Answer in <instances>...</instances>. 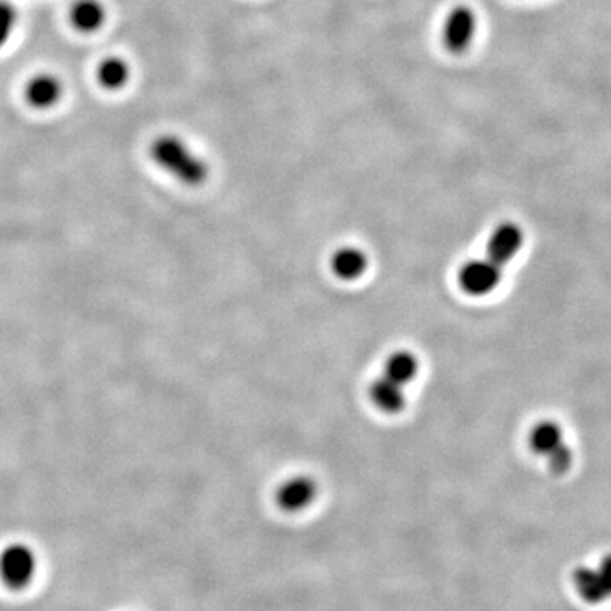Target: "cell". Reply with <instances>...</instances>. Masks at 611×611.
Here are the masks:
<instances>
[{"instance_id": "obj_1", "label": "cell", "mask_w": 611, "mask_h": 611, "mask_svg": "<svg viewBox=\"0 0 611 611\" xmlns=\"http://www.w3.org/2000/svg\"><path fill=\"white\" fill-rule=\"evenodd\" d=\"M152 157L182 184L199 185L208 177V165L175 136H162L153 141Z\"/></svg>"}, {"instance_id": "obj_2", "label": "cell", "mask_w": 611, "mask_h": 611, "mask_svg": "<svg viewBox=\"0 0 611 611\" xmlns=\"http://www.w3.org/2000/svg\"><path fill=\"white\" fill-rule=\"evenodd\" d=\"M530 449L540 457L547 459L550 471L561 476L566 474L574 462L572 449L564 440L561 425L555 421H540L530 433Z\"/></svg>"}, {"instance_id": "obj_3", "label": "cell", "mask_w": 611, "mask_h": 611, "mask_svg": "<svg viewBox=\"0 0 611 611\" xmlns=\"http://www.w3.org/2000/svg\"><path fill=\"white\" fill-rule=\"evenodd\" d=\"M38 555L24 542H14L0 552V581L7 588L21 591L31 586L38 574Z\"/></svg>"}, {"instance_id": "obj_4", "label": "cell", "mask_w": 611, "mask_h": 611, "mask_svg": "<svg viewBox=\"0 0 611 611\" xmlns=\"http://www.w3.org/2000/svg\"><path fill=\"white\" fill-rule=\"evenodd\" d=\"M572 586L588 605H603L611 600V552L593 566H579L572 572Z\"/></svg>"}, {"instance_id": "obj_5", "label": "cell", "mask_w": 611, "mask_h": 611, "mask_svg": "<svg viewBox=\"0 0 611 611\" xmlns=\"http://www.w3.org/2000/svg\"><path fill=\"white\" fill-rule=\"evenodd\" d=\"M503 279V267L494 264L488 257L467 262L459 272V286L469 296H488Z\"/></svg>"}, {"instance_id": "obj_6", "label": "cell", "mask_w": 611, "mask_h": 611, "mask_svg": "<svg viewBox=\"0 0 611 611\" xmlns=\"http://www.w3.org/2000/svg\"><path fill=\"white\" fill-rule=\"evenodd\" d=\"M476 14L469 7H455L443 26V45L452 53H464L476 34Z\"/></svg>"}, {"instance_id": "obj_7", "label": "cell", "mask_w": 611, "mask_h": 611, "mask_svg": "<svg viewBox=\"0 0 611 611\" xmlns=\"http://www.w3.org/2000/svg\"><path fill=\"white\" fill-rule=\"evenodd\" d=\"M523 240L525 236L520 226L515 223H501L489 238L486 257L505 269V265L510 264L515 255L522 250Z\"/></svg>"}, {"instance_id": "obj_8", "label": "cell", "mask_w": 611, "mask_h": 611, "mask_svg": "<svg viewBox=\"0 0 611 611\" xmlns=\"http://www.w3.org/2000/svg\"><path fill=\"white\" fill-rule=\"evenodd\" d=\"M316 494H318V486L314 483V479L308 476H296L277 489L275 501L286 513H299L313 505Z\"/></svg>"}, {"instance_id": "obj_9", "label": "cell", "mask_w": 611, "mask_h": 611, "mask_svg": "<svg viewBox=\"0 0 611 611\" xmlns=\"http://www.w3.org/2000/svg\"><path fill=\"white\" fill-rule=\"evenodd\" d=\"M63 85L51 73H38L29 79L24 89V99L36 109H50L62 99Z\"/></svg>"}, {"instance_id": "obj_10", "label": "cell", "mask_w": 611, "mask_h": 611, "mask_svg": "<svg viewBox=\"0 0 611 611\" xmlns=\"http://www.w3.org/2000/svg\"><path fill=\"white\" fill-rule=\"evenodd\" d=\"M370 399L374 401L379 410L389 415H396L404 410L406 396H404L403 386L387 379L386 376L379 377L370 386Z\"/></svg>"}, {"instance_id": "obj_11", "label": "cell", "mask_w": 611, "mask_h": 611, "mask_svg": "<svg viewBox=\"0 0 611 611\" xmlns=\"http://www.w3.org/2000/svg\"><path fill=\"white\" fill-rule=\"evenodd\" d=\"M70 21L80 33H96L106 23V9L99 0H77L70 11Z\"/></svg>"}, {"instance_id": "obj_12", "label": "cell", "mask_w": 611, "mask_h": 611, "mask_svg": "<svg viewBox=\"0 0 611 611\" xmlns=\"http://www.w3.org/2000/svg\"><path fill=\"white\" fill-rule=\"evenodd\" d=\"M369 260L359 248L347 247L338 250L331 258V269L342 281H355L364 275Z\"/></svg>"}, {"instance_id": "obj_13", "label": "cell", "mask_w": 611, "mask_h": 611, "mask_svg": "<svg viewBox=\"0 0 611 611\" xmlns=\"http://www.w3.org/2000/svg\"><path fill=\"white\" fill-rule=\"evenodd\" d=\"M418 374V360L415 355L406 350L394 352L384 365V376L391 381L396 382L399 386H406L415 379Z\"/></svg>"}, {"instance_id": "obj_14", "label": "cell", "mask_w": 611, "mask_h": 611, "mask_svg": "<svg viewBox=\"0 0 611 611\" xmlns=\"http://www.w3.org/2000/svg\"><path fill=\"white\" fill-rule=\"evenodd\" d=\"M97 80L107 90L123 89L129 80V65L126 60L109 57L97 68Z\"/></svg>"}, {"instance_id": "obj_15", "label": "cell", "mask_w": 611, "mask_h": 611, "mask_svg": "<svg viewBox=\"0 0 611 611\" xmlns=\"http://www.w3.org/2000/svg\"><path fill=\"white\" fill-rule=\"evenodd\" d=\"M17 24V9L9 0H0V48L7 45Z\"/></svg>"}]
</instances>
